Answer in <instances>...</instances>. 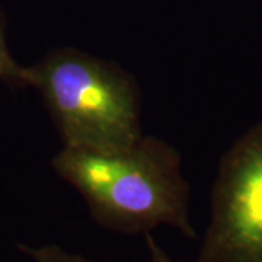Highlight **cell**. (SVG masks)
<instances>
[{"label":"cell","instance_id":"cell-1","mask_svg":"<svg viewBox=\"0 0 262 262\" xmlns=\"http://www.w3.org/2000/svg\"><path fill=\"white\" fill-rule=\"evenodd\" d=\"M60 178L83 195L95 220L111 230L149 233L160 225L195 237L188 217L189 187L169 143L141 136L118 151L63 147L51 160Z\"/></svg>","mask_w":262,"mask_h":262},{"label":"cell","instance_id":"cell-2","mask_svg":"<svg viewBox=\"0 0 262 262\" xmlns=\"http://www.w3.org/2000/svg\"><path fill=\"white\" fill-rule=\"evenodd\" d=\"M66 147L118 151L141 139L139 84L113 61L58 48L28 67Z\"/></svg>","mask_w":262,"mask_h":262},{"label":"cell","instance_id":"cell-3","mask_svg":"<svg viewBox=\"0 0 262 262\" xmlns=\"http://www.w3.org/2000/svg\"><path fill=\"white\" fill-rule=\"evenodd\" d=\"M196 262H262V122L220 162Z\"/></svg>","mask_w":262,"mask_h":262},{"label":"cell","instance_id":"cell-4","mask_svg":"<svg viewBox=\"0 0 262 262\" xmlns=\"http://www.w3.org/2000/svg\"><path fill=\"white\" fill-rule=\"evenodd\" d=\"M0 80L15 88L29 86L28 67L18 64V61L12 57L9 48L6 46L5 24L0 13Z\"/></svg>","mask_w":262,"mask_h":262},{"label":"cell","instance_id":"cell-5","mask_svg":"<svg viewBox=\"0 0 262 262\" xmlns=\"http://www.w3.org/2000/svg\"><path fill=\"white\" fill-rule=\"evenodd\" d=\"M20 249L28 253L35 262H92L89 259H84L80 255L66 252L57 245H48V246H42V248L20 246Z\"/></svg>","mask_w":262,"mask_h":262},{"label":"cell","instance_id":"cell-6","mask_svg":"<svg viewBox=\"0 0 262 262\" xmlns=\"http://www.w3.org/2000/svg\"><path fill=\"white\" fill-rule=\"evenodd\" d=\"M146 244L150 251V262H173L166 253L163 252V249L158 245V242L151 237L150 232L146 233Z\"/></svg>","mask_w":262,"mask_h":262}]
</instances>
